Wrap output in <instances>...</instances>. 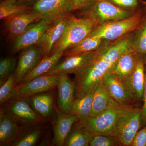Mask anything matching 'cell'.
I'll return each mask as SVG.
<instances>
[{"label":"cell","instance_id":"cell-7","mask_svg":"<svg viewBox=\"0 0 146 146\" xmlns=\"http://www.w3.org/2000/svg\"><path fill=\"white\" fill-rule=\"evenodd\" d=\"M60 74L41 76L14 87L12 99L28 98L57 87Z\"/></svg>","mask_w":146,"mask_h":146},{"label":"cell","instance_id":"cell-11","mask_svg":"<svg viewBox=\"0 0 146 146\" xmlns=\"http://www.w3.org/2000/svg\"><path fill=\"white\" fill-rule=\"evenodd\" d=\"M102 46L98 49L94 51L66 56L65 60L61 63H58L44 75H50L63 73L75 74L96 57L100 51Z\"/></svg>","mask_w":146,"mask_h":146},{"label":"cell","instance_id":"cell-27","mask_svg":"<svg viewBox=\"0 0 146 146\" xmlns=\"http://www.w3.org/2000/svg\"><path fill=\"white\" fill-rule=\"evenodd\" d=\"M106 41L89 36H86L78 44L68 49L64 52L65 56L90 52L98 49Z\"/></svg>","mask_w":146,"mask_h":146},{"label":"cell","instance_id":"cell-18","mask_svg":"<svg viewBox=\"0 0 146 146\" xmlns=\"http://www.w3.org/2000/svg\"><path fill=\"white\" fill-rule=\"evenodd\" d=\"M78 121L76 116L68 115L60 111L54 126V143L58 146L64 145L73 125Z\"/></svg>","mask_w":146,"mask_h":146},{"label":"cell","instance_id":"cell-23","mask_svg":"<svg viewBox=\"0 0 146 146\" xmlns=\"http://www.w3.org/2000/svg\"><path fill=\"white\" fill-rule=\"evenodd\" d=\"M63 55L64 52H56L49 56H44L39 64L24 77L19 84L25 83L33 79L45 74L58 63Z\"/></svg>","mask_w":146,"mask_h":146},{"label":"cell","instance_id":"cell-37","mask_svg":"<svg viewBox=\"0 0 146 146\" xmlns=\"http://www.w3.org/2000/svg\"><path fill=\"white\" fill-rule=\"evenodd\" d=\"M36 0H18V3L21 5H28L31 4Z\"/></svg>","mask_w":146,"mask_h":146},{"label":"cell","instance_id":"cell-38","mask_svg":"<svg viewBox=\"0 0 146 146\" xmlns=\"http://www.w3.org/2000/svg\"><path fill=\"white\" fill-rule=\"evenodd\" d=\"M1 1H4V0H0Z\"/></svg>","mask_w":146,"mask_h":146},{"label":"cell","instance_id":"cell-33","mask_svg":"<svg viewBox=\"0 0 146 146\" xmlns=\"http://www.w3.org/2000/svg\"><path fill=\"white\" fill-rule=\"evenodd\" d=\"M42 133L40 129L31 131L13 143V146H32L34 145Z\"/></svg>","mask_w":146,"mask_h":146},{"label":"cell","instance_id":"cell-2","mask_svg":"<svg viewBox=\"0 0 146 146\" xmlns=\"http://www.w3.org/2000/svg\"><path fill=\"white\" fill-rule=\"evenodd\" d=\"M98 25L92 18L76 17L72 14L63 35L54 46L50 54L56 52H65L78 44Z\"/></svg>","mask_w":146,"mask_h":146},{"label":"cell","instance_id":"cell-14","mask_svg":"<svg viewBox=\"0 0 146 146\" xmlns=\"http://www.w3.org/2000/svg\"><path fill=\"white\" fill-rule=\"evenodd\" d=\"M40 14L32 11H27L4 20V27L9 40L21 35L32 24L42 19Z\"/></svg>","mask_w":146,"mask_h":146},{"label":"cell","instance_id":"cell-12","mask_svg":"<svg viewBox=\"0 0 146 146\" xmlns=\"http://www.w3.org/2000/svg\"><path fill=\"white\" fill-rule=\"evenodd\" d=\"M72 14L65 13L58 17L45 32L37 44L42 48L44 57L50 55L54 46L63 35Z\"/></svg>","mask_w":146,"mask_h":146},{"label":"cell","instance_id":"cell-35","mask_svg":"<svg viewBox=\"0 0 146 146\" xmlns=\"http://www.w3.org/2000/svg\"><path fill=\"white\" fill-rule=\"evenodd\" d=\"M131 146H146V127L137 132Z\"/></svg>","mask_w":146,"mask_h":146},{"label":"cell","instance_id":"cell-32","mask_svg":"<svg viewBox=\"0 0 146 146\" xmlns=\"http://www.w3.org/2000/svg\"><path fill=\"white\" fill-rule=\"evenodd\" d=\"M120 144L119 139L115 136L93 135L89 146H115Z\"/></svg>","mask_w":146,"mask_h":146},{"label":"cell","instance_id":"cell-13","mask_svg":"<svg viewBox=\"0 0 146 146\" xmlns=\"http://www.w3.org/2000/svg\"><path fill=\"white\" fill-rule=\"evenodd\" d=\"M103 81L110 96L118 103L133 106L136 101L123 80L112 72L106 75Z\"/></svg>","mask_w":146,"mask_h":146},{"label":"cell","instance_id":"cell-21","mask_svg":"<svg viewBox=\"0 0 146 146\" xmlns=\"http://www.w3.org/2000/svg\"><path fill=\"white\" fill-rule=\"evenodd\" d=\"M137 56L131 48L123 53L115 63L111 72L124 79L135 70L138 60Z\"/></svg>","mask_w":146,"mask_h":146},{"label":"cell","instance_id":"cell-20","mask_svg":"<svg viewBox=\"0 0 146 146\" xmlns=\"http://www.w3.org/2000/svg\"><path fill=\"white\" fill-rule=\"evenodd\" d=\"M21 128L13 118L1 108L0 112V145L11 143L18 136Z\"/></svg>","mask_w":146,"mask_h":146},{"label":"cell","instance_id":"cell-22","mask_svg":"<svg viewBox=\"0 0 146 146\" xmlns=\"http://www.w3.org/2000/svg\"><path fill=\"white\" fill-rule=\"evenodd\" d=\"M114 100L106 89L103 79L98 82L94 88L93 104L90 117L101 113Z\"/></svg>","mask_w":146,"mask_h":146},{"label":"cell","instance_id":"cell-29","mask_svg":"<svg viewBox=\"0 0 146 146\" xmlns=\"http://www.w3.org/2000/svg\"><path fill=\"white\" fill-rule=\"evenodd\" d=\"M17 63L16 59L11 57H6L0 60V80L4 82L16 70Z\"/></svg>","mask_w":146,"mask_h":146},{"label":"cell","instance_id":"cell-15","mask_svg":"<svg viewBox=\"0 0 146 146\" xmlns=\"http://www.w3.org/2000/svg\"><path fill=\"white\" fill-rule=\"evenodd\" d=\"M31 4L30 10L40 14L42 18H56L71 13L70 0H36Z\"/></svg>","mask_w":146,"mask_h":146},{"label":"cell","instance_id":"cell-1","mask_svg":"<svg viewBox=\"0 0 146 146\" xmlns=\"http://www.w3.org/2000/svg\"><path fill=\"white\" fill-rule=\"evenodd\" d=\"M133 32L113 41H106L96 57L74 74L75 99L86 96L94 89L98 82L112 71L123 53L130 48Z\"/></svg>","mask_w":146,"mask_h":146},{"label":"cell","instance_id":"cell-30","mask_svg":"<svg viewBox=\"0 0 146 146\" xmlns=\"http://www.w3.org/2000/svg\"><path fill=\"white\" fill-rule=\"evenodd\" d=\"M119 8L128 11L136 12L146 5L143 0H108Z\"/></svg>","mask_w":146,"mask_h":146},{"label":"cell","instance_id":"cell-36","mask_svg":"<svg viewBox=\"0 0 146 146\" xmlns=\"http://www.w3.org/2000/svg\"><path fill=\"white\" fill-rule=\"evenodd\" d=\"M144 61L145 64V86H144L143 100V106L141 109L142 114V120L146 122V55L144 56Z\"/></svg>","mask_w":146,"mask_h":146},{"label":"cell","instance_id":"cell-3","mask_svg":"<svg viewBox=\"0 0 146 146\" xmlns=\"http://www.w3.org/2000/svg\"><path fill=\"white\" fill-rule=\"evenodd\" d=\"M145 6L137 11L129 18L98 25L92 31L89 36L113 42L134 31L143 17Z\"/></svg>","mask_w":146,"mask_h":146},{"label":"cell","instance_id":"cell-34","mask_svg":"<svg viewBox=\"0 0 146 146\" xmlns=\"http://www.w3.org/2000/svg\"><path fill=\"white\" fill-rule=\"evenodd\" d=\"M96 0H70V11H80L88 8Z\"/></svg>","mask_w":146,"mask_h":146},{"label":"cell","instance_id":"cell-25","mask_svg":"<svg viewBox=\"0 0 146 146\" xmlns=\"http://www.w3.org/2000/svg\"><path fill=\"white\" fill-rule=\"evenodd\" d=\"M131 48L138 56L146 55V6L141 23L133 31Z\"/></svg>","mask_w":146,"mask_h":146},{"label":"cell","instance_id":"cell-16","mask_svg":"<svg viewBox=\"0 0 146 146\" xmlns=\"http://www.w3.org/2000/svg\"><path fill=\"white\" fill-rule=\"evenodd\" d=\"M145 73L143 56H139L135 70L123 80L136 101H143Z\"/></svg>","mask_w":146,"mask_h":146},{"label":"cell","instance_id":"cell-28","mask_svg":"<svg viewBox=\"0 0 146 146\" xmlns=\"http://www.w3.org/2000/svg\"><path fill=\"white\" fill-rule=\"evenodd\" d=\"M29 5L20 4L18 0H4L1 1V20H5L29 10L31 7Z\"/></svg>","mask_w":146,"mask_h":146},{"label":"cell","instance_id":"cell-26","mask_svg":"<svg viewBox=\"0 0 146 146\" xmlns=\"http://www.w3.org/2000/svg\"><path fill=\"white\" fill-rule=\"evenodd\" d=\"M76 128L71 130L67 137L64 146H89L93 134L84 125L77 123Z\"/></svg>","mask_w":146,"mask_h":146},{"label":"cell","instance_id":"cell-31","mask_svg":"<svg viewBox=\"0 0 146 146\" xmlns=\"http://www.w3.org/2000/svg\"><path fill=\"white\" fill-rule=\"evenodd\" d=\"M15 86V77L14 73H13L1 85L0 102L1 104L5 103L11 99Z\"/></svg>","mask_w":146,"mask_h":146},{"label":"cell","instance_id":"cell-9","mask_svg":"<svg viewBox=\"0 0 146 146\" xmlns=\"http://www.w3.org/2000/svg\"><path fill=\"white\" fill-rule=\"evenodd\" d=\"M56 18H43L31 25L22 34L12 40V52H18L30 46L37 44Z\"/></svg>","mask_w":146,"mask_h":146},{"label":"cell","instance_id":"cell-10","mask_svg":"<svg viewBox=\"0 0 146 146\" xmlns=\"http://www.w3.org/2000/svg\"><path fill=\"white\" fill-rule=\"evenodd\" d=\"M43 57L42 48L37 44L30 46L21 50L14 73L15 86L39 64Z\"/></svg>","mask_w":146,"mask_h":146},{"label":"cell","instance_id":"cell-24","mask_svg":"<svg viewBox=\"0 0 146 146\" xmlns=\"http://www.w3.org/2000/svg\"><path fill=\"white\" fill-rule=\"evenodd\" d=\"M28 98L30 104L40 116L47 118L52 115L53 109V100L49 93H40Z\"/></svg>","mask_w":146,"mask_h":146},{"label":"cell","instance_id":"cell-19","mask_svg":"<svg viewBox=\"0 0 146 146\" xmlns=\"http://www.w3.org/2000/svg\"><path fill=\"white\" fill-rule=\"evenodd\" d=\"M94 93V89L86 96L74 99L65 114L75 115L78 119L77 123L80 125H84L91 115Z\"/></svg>","mask_w":146,"mask_h":146},{"label":"cell","instance_id":"cell-8","mask_svg":"<svg viewBox=\"0 0 146 146\" xmlns=\"http://www.w3.org/2000/svg\"><path fill=\"white\" fill-rule=\"evenodd\" d=\"M26 98H17L10 100L4 110L17 123L24 125H33L44 122V118L33 110Z\"/></svg>","mask_w":146,"mask_h":146},{"label":"cell","instance_id":"cell-4","mask_svg":"<svg viewBox=\"0 0 146 146\" xmlns=\"http://www.w3.org/2000/svg\"><path fill=\"white\" fill-rule=\"evenodd\" d=\"M132 106L122 105L114 100L101 113L89 117L84 126L93 135L114 136V128L118 119Z\"/></svg>","mask_w":146,"mask_h":146},{"label":"cell","instance_id":"cell-6","mask_svg":"<svg viewBox=\"0 0 146 146\" xmlns=\"http://www.w3.org/2000/svg\"><path fill=\"white\" fill-rule=\"evenodd\" d=\"M141 110L131 106L121 115L114 129V136L124 146H131L133 138L141 127Z\"/></svg>","mask_w":146,"mask_h":146},{"label":"cell","instance_id":"cell-17","mask_svg":"<svg viewBox=\"0 0 146 146\" xmlns=\"http://www.w3.org/2000/svg\"><path fill=\"white\" fill-rule=\"evenodd\" d=\"M60 74L58 84L57 103L61 112L66 113L75 99V85L74 81L70 79L68 74Z\"/></svg>","mask_w":146,"mask_h":146},{"label":"cell","instance_id":"cell-5","mask_svg":"<svg viewBox=\"0 0 146 146\" xmlns=\"http://www.w3.org/2000/svg\"><path fill=\"white\" fill-rule=\"evenodd\" d=\"M135 12L121 9L108 0H96L88 8L78 11V15L92 18L100 25L129 18Z\"/></svg>","mask_w":146,"mask_h":146}]
</instances>
